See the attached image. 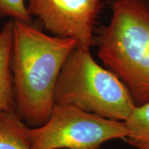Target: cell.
<instances>
[{
	"mask_svg": "<svg viewBox=\"0 0 149 149\" xmlns=\"http://www.w3.org/2000/svg\"><path fill=\"white\" fill-rule=\"evenodd\" d=\"M13 20L3 24L0 31V111L16 112L11 71Z\"/></svg>",
	"mask_w": 149,
	"mask_h": 149,
	"instance_id": "obj_6",
	"label": "cell"
},
{
	"mask_svg": "<svg viewBox=\"0 0 149 149\" xmlns=\"http://www.w3.org/2000/svg\"><path fill=\"white\" fill-rule=\"evenodd\" d=\"M125 123L129 138L149 141V102L136 107Z\"/></svg>",
	"mask_w": 149,
	"mask_h": 149,
	"instance_id": "obj_8",
	"label": "cell"
},
{
	"mask_svg": "<svg viewBox=\"0 0 149 149\" xmlns=\"http://www.w3.org/2000/svg\"><path fill=\"white\" fill-rule=\"evenodd\" d=\"M126 141L128 144L138 149H149V141H141L139 139L129 138V137L126 138Z\"/></svg>",
	"mask_w": 149,
	"mask_h": 149,
	"instance_id": "obj_10",
	"label": "cell"
},
{
	"mask_svg": "<svg viewBox=\"0 0 149 149\" xmlns=\"http://www.w3.org/2000/svg\"><path fill=\"white\" fill-rule=\"evenodd\" d=\"M76 47L71 39L51 36L31 23L13 20L10 66L16 112L29 126L39 127L49 119L59 72Z\"/></svg>",
	"mask_w": 149,
	"mask_h": 149,
	"instance_id": "obj_1",
	"label": "cell"
},
{
	"mask_svg": "<svg viewBox=\"0 0 149 149\" xmlns=\"http://www.w3.org/2000/svg\"><path fill=\"white\" fill-rule=\"evenodd\" d=\"M129 136L125 122L61 104H55L45 124L29 130L32 149H100L106 141Z\"/></svg>",
	"mask_w": 149,
	"mask_h": 149,
	"instance_id": "obj_4",
	"label": "cell"
},
{
	"mask_svg": "<svg viewBox=\"0 0 149 149\" xmlns=\"http://www.w3.org/2000/svg\"><path fill=\"white\" fill-rule=\"evenodd\" d=\"M5 17L29 24L32 20L25 0H0V17Z\"/></svg>",
	"mask_w": 149,
	"mask_h": 149,
	"instance_id": "obj_9",
	"label": "cell"
},
{
	"mask_svg": "<svg viewBox=\"0 0 149 149\" xmlns=\"http://www.w3.org/2000/svg\"><path fill=\"white\" fill-rule=\"evenodd\" d=\"M104 0H29L27 9L54 36L71 39L77 47L95 46V27Z\"/></svg>",
	"mask_w": 149,
	"mask_h": 149,
	"instance_id": "obj_5",
	"label": "cell"
},
{
	"mask_svg": "<svg viewBox=\"0 0 149 149\" xmlns=\"http://www.w3.org/2000/svg\"><path fill=\"white\" fill-rule=\"evenodd\" d=\"M29 128L17 112L0 111V149H32Z\"/></svg>",
	"mask_w": 149,
	"mask_h": 149,
	"instance_id": "obj_7",
	"label": "cell"
},
{
	"mask_svg": "<svg viewBox=\"0 0 149 149\" xmlns=\"http://www.w3.org/2000/svg\"><path fill=\"white\" fill-rule=\"evenodd\" d=\"M97 56L129 91L136 107L149 102V3L115 0L109 23L95 35Z\"/></svg>",
	"mask_w": 149,
	"mask_h": 149,
	"instance_id": "obj_2",
	"label": "cell"
},
{
	"mask_svg": "<svg viewBox=\"0 0 149 149\" xmlns=\"http://www.w3.org/2000/svg\"><path fill=\"white\" fill-rule=\"evenodd\" d=\"M55 104L68 105L104 118L126 122L136 107L120 79L76 47L65 60L56 83Z\"/></svg>",
	"mask_w": 149,
	"mask_h": 149,
	"instance_id": "obj_3",
	"label": "cell"
}]
</instances>
